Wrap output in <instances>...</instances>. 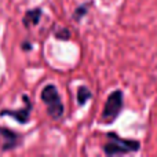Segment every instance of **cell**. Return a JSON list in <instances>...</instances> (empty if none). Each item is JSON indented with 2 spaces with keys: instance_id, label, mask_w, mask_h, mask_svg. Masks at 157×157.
<instances>
[{
  "instance_id": "7a4b0ae2",
  "label": "cell",
  "mask_w": 157,
  "mask_h": 157,
  "mask_svg": "<svg viewBox=\"0 0 157 157\" xmlns=\"http://www.w3.org/2000/svg\"><path fill=\"white\" fill-rule=\"evenodd\" d=\"M41 99L47 105V113L52 119H61L63 114V103L61 101V97L58 94V90L55 86L48 84L41 91Z\"/></svg>"
},
{
  "instance_id": "277c9868",
  "label": "cell",
  "mask_w": 157,
  "mask_h": 157,
  "mask_svg": "<svg viewBox=\"0 0 157 157\" xmlns=\"http://www.w3.org/2000/svg\"><path fill=\"white\" fill-rule=\"evenodd\" d=\"M24 101H25V108L24 109H19V110H3L0 114H2V116H11V117H14L18 123L25 124V123L29 120L30 110H32V103H30L29 98H28L26 95L24 97Z\"/></svg>"
},
{
  "instance_id": "6da1fadb",
  "label": "cell",
  "mask_w": 157,
  "mask_h": 157,
  "mask_svg": "<svg viewBox=\"0 0 157 157\" xmlns=\"http://www.w3.org/2000/svg\"><path fill=\"white\" fill-rule=\"evenodd\" d=\"M108 138H109V142L103 146V152L108 156L125 155V153L136 152L141 147L139 142L132 141V139H123L114 132H109Z\"/></svg>"
},
{
  "instance_id": "52a82bcc",
  "label": "cell",
  "mask_w": 157,
  "mask_h": 157,
  "mask_svg": "<svg viewBox=\"0 0 157 157\" xmlns=\"http://www.w3.org/2000/svg\"><path fill=\"white\" fill-rule=\"evenodd\" d=\"M90 98H91V92L88 91V88L87 87H80L77 91V102L80 105H84Z\"/></svg>"
},
{
  "instance_id": "3957f363",
  "label": "cell",
  "mask_w": 157,
  "mask_h": 157,
  "mask_svg": "<svg viewBox=\"0 0 157 157\" xmlns=\"http://www.w3.org/2000/svg\"><path fill=\"white\" fill-rule=\"evenodd\" d=\"M123 109V92L120 90L113 91L108 97V101L105 103V108L102 112V119L106 123H112Z\"/></svg>"
},
{
  "instance_id": "5b68a950",
  "label": "cell",
  "mask_w": 157,
  "mask_h": 157,
  "mask_svg": "<svg viewBox=\"0 0 157 157\" xmlns=\"http://www.w3.org/2000/svg\"><path fill=\"white\" fill-rule=\"evenodd\" d=\"M0 136L4 139V144H3V150L14 149V147L19 144L18 134L13 132L11 130H7V128H0Z\"/></svg>"
},
{
  "instance_id": "8992f818",
  "label": "cell",
  "mask_w": 157,
  "mask_h": 157,
  "mask_svg": "<svg viewBox=\"0 0 157 157\" xmlns=\"http://www.w3.org/2000/svg\"><path fill=\"white\" fill-rule=\"evenodd\" d=\"M40 17H41V11L39 10V8L32 10V11H28L25 18H24V24L26 25V26L36 25V24H39V21H40Z\"/></svg>"
}]
</instances>
